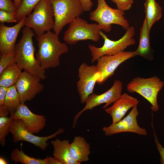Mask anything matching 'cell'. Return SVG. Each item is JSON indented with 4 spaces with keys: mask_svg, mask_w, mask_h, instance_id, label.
Segmentation results:
<instances>
[{
    "mask_svg": "<svg viewBox=\"0 0 164 164\" xmlns=\"http://www.w3.org/2000/svg\"><path fill=\"white\" fill-rule=\"evenodd\" d=\"M22 32V37L15 47V62L22 70L44 80L47 78L46 70L35 55L36 49L32 39L35 34L31 28L26 26Z\"/></svg>",
    "mask_w": 164,
    "mask_h": 164,
    "instance_id": "cell-1",
    "label": "cell"
},
{
    "mask_svg": "<svg viewBox=\"0 0 164 164\" xmlns=\"http://www.w3.org/2000/svg\"><path fill=\"white\" fill-rule=\"evenodd\" d=\"M58 36L50 31L36 37L38 50L35 56L45 70L59 66L60 56L69 51L67 44L61 42Z\"/></svg>",
    "mask_w": 164,
    "mask_h": 164,
    "instance_id": "cell-2",
    "label": "cell"
},
{
    "mask_svg": "<svg viewBox=\"0 0 164 164\" xmlns=\"http://www.w3.org/2000/svg\"><path fill=\"white\" fill-rule=\"evenodd\" d=\"M51 0H41L26 17L25 25L39 36L53 29L54 19Z\"/></svg>",
    "mask_w": 164,
    "mask_h": 164,
    "instance_id": "cell-3",
    "label": "cell"
},
{
    "mask_svg": "<svg viewBox=\"0 0 164 164\" xmlns=\"http://www.w3.org/2000/svg\"><path fill=\"white\" fill-rule=\"evenodd\" d=\"M97 6L89 13L90 19L96 22L102 30L109 32L111 29V25L117 24L126 30L129 27L128 21L124 16L125 12L118 9L110 7L105 0H97Z\"/></svg>",
    "mask_w": 164,
    "mask_h": 164,
    "instance_id": "cell-4",
    "label": "cell"
},
{
    "mask_svg": "<svg viewBox=\"0 0 164 164\" xmlns=\"http://www.w3.org/2000/svg\"><path fill=\"white\" fill-rule=\"evenodd\" d=\"M126 30L123 36L116 41L110 39L106 35L100 31V36L104 41L103 46L97 47L94 45H88L92 56L91 62L94 63L104 55H114L124 51L128 47L135 44V41L133 38L135 33L134 26H130Z\"/></svg>",
    "mask_w": 164,
    "mask_h": 164,
    "instance_id": "cell-5",
    "label": "cell"
},
{
    "mask_svg": "<svg viewBox=\"0 0 164 164\" xmlns=\"http://www.w3.org/2000/svg\"><path fill=\"white\" fill-rule=\"evenodd\" d=\"M101 30V28L97 23H89L79 17L70 24L64 32L63 39L70 45L87 40L97 42L100 39V32Z\"/></svg>",
    "mask_w": 164,
    "mask_h": 164,
    "instance_id": "cell-6",
    "label": "cell"
},
{
    "mask_svg": "<svg viewBox=\"0 0 164 164\" xmlns=\"http://www.w3.org/2000/svg\"><path fill=\"white\" fill-rule=\"evenodd\" d=\"M54 19V32L59 35L63 28L83 12L80 0H51Z\"/></svg>",
    "mask_w": 164,
    "mask_h": 164,
    "instance_id": "cell-7",
    "label": "cell"
},
{
    "mask_svg": "<svg viewBox=\"0 0 164 164\" xmlns=\"http://www.w3.org/2000/svg\"><path fill=\"white\" fill-rule=\"evenodd\" d=\"M164 85V83L155 76L148 78L136 77L128 84L127 89L129 92H136L145 98L151 104L152 111L156 112L159 108L157 101L158 94Z\"/></svg>",
    "mask_w": 164,
    "mask_h": 164,
    "instance_id": "cell-8",
    "label": "cell"
},
{
    "mask_svg": "<svg viewBox=\"0 0 164 164\" xmlns=\"http://www.w3.org/2000/svg\"><path fill=\"white\" fill-rule=\"evenodd\" d=\"M9 131L12 134L14 143L20 141L28 142L45 151L49 145V143L47 142V141L56 137L58 135L62 134L64 132V130L60 128L55 133L49 136H38L34 135L28 130L21 120L13 118L10 125Z\"/></svg>",
    "mask_w": 164,
    "mask_h": 164,
    "instance_id": "cell-9",
    "label": "cell"
},
{
    "mask_svg": "<svg viewBox=\"0 0 164 164\" xmlns=\"http://www.w3.org/2000/svg\"><path fill=\"white\" fill-rule=\"evenodd\" d=\"M79 80L77 83L78 92L81 103L84 104L88 97L93 94L96 83L99 84L101 76L95 65L90 66L84 62L79 67Z\"/></svg>",
    "mask_w": 164,
    "mask_h": 164,
    "instance_id": "cell-10",
    "label": "cell"
},
{
    "mask_svg": "<svg viewBox=\"0 0 164 164\" xmlns=\"http://www.w3.org/2000/svg\"><path fill=\"white\" fill-rule=\"evenodd\" d=\"M122 88V82L115 80L111 87L106 92L100 94L93 93L90 95L86 100L84 108L74 116L72 128L75 127L78 118L85 111L104 103L105 104L102 108L105 109L113 104L121 94Z\"/></svg>",
    "mask_w": 164,
    "mask_h": 164,
    "instance_id": "cell-11",
    "label": "cell"
},
{
    "mask_svg": "<svg viewBox=\"0 0 164 164\" xmlns=\"http://www.w3.org/2000/svg\"><path fill=\"white\" fill-rule=\"evenodd\" d=\"M139 114L137 105H135L126 117L117 123H112L108 126L104 127L102 131L107 136L124 132H132L139 135H146L147 132L146 129L140 127L138 123L137 117Z\"/></svg>",
    "mask_w": 164,
    "mask_h": 164,
    "instance_id": "cell-12",
    "label": "cell"
},
{
    "mask_svg": "<svg viewBox=\"0 0 164 164\" xmlns=\"http://www.w3.org/2000/svg\"><path fill=\"white\" fill-rule=\"evenodd\" d=\"M135 56L134 51H123L114 55H104L98 59L96 66L101 76L99 84L102 85L113 76L115 70L121 64Z\"/></svg>",
    "mask_w": 164,
    "mask_h": 164,
    "instance_id": "cell-13",
    "label": "cell"
},
{
    "mask_svg": "<svg viewBox=\"0 0 164 164\" xmlns=\"http://www.w3.org/2000/svg\"><path fill=\"white\" fill-rule=\"evenodd\" d=\"M38 77L24 71L15 84L19 96L21 103L30 101L40 93L44 87Z\"/></svg>",
    "mask_w": 164,
    "mask_h": 164,
    "instance_id": "cell-14",
    "label": "cell"
},
{
    "mask_svg": "<svg viewBox=\"0 0 164 164\" xmlns=\"http://www.w3.org/2000/svg\"><path fill=\"white\" fill-rule=\"evenodd\" d=\"M13 118L21 120L26 129L33 134L39 133L46 125L45 116L33 113L24 103L20 104Z\"/></svg>",
    "mask_w": 164,
    "mask_h": 164,
    "instance_id": "cell-15",
    "label": "cell"
},
{
    "mask_svg": "<svg viewBox=\"0 0 164 164\" xmlns=\"http://www.w3.org/2000/svg\"><path fill=\"white\" fill-rule=\"evenodd\" d=\"M26 16L12 27L0 25V52L1 54H7L14 51L15 42L19 32L25 25Z\"/></svg>",
    "mask_w": 164,
    "mask_h": 164,
    "instance_id": "cell-16",
    "label": "cell"
},
{
    "mask_svg": "<svg viewBox=\"0 0 164 164\" xmlns=\"http://www.w3.org/2000/svg\"><path fill=\"white\" fill-rule=\"evenodd\" d=\"M139 102L138 100L127 93L121 94L111 106L104 109L106 112L110 114L112 123H116L121 120L128 111Z\"/></svg>",
    "mask_w": 164,
    "mask_h": 164,
    "instance_id": "cell-17",
    "label": "cell"
},
{
    "mask_svg": "<svg viewBox=\"0 0 164 164\" xmlns=\"http://www.w3.org/2000/svg\"><path fill=\"white\" fill-rule=\"evenodd\" d=\"M90 144L83 137L75 136L70 144V150L73 159L79 164L87 162L91 153Z\"/></svg>",
    "mask_w": 164,
    "mask_h": 164,
    "instance_id": "cell-18",
    "label": "cell"
},
{
    "mask_svg": "<svg viewBox=\"0 0 164 164\" xmlns=\"http://www.w3.org/2000/svg\"><path fill=\"white\" fill-rule=\"evenodd\" d=\"M51 143L53 147V156L59 160L63 164H79L71 154L69 140L61 141L56 138L51 141Z\"/></svg>",
    "mask_w": 164,
    "mask_h": 164,
    "instance_id": "cell-19",
    "label": "cell"
},
{
    "mask_svg": "<svg viewBox=\"0 0 164 164\" xmlns=\"http://www.w3.org/2000/svg\"><path fill=\"white\" fill-rule=\"evenodd\" d=\"M149 33L145 18L140 29L139 44L134 51L135 56H140L145 58L149 57L152 51L150 44Z\"/></svg>",
    "mask_w": 164,
    "mask_h": 164,
    "instance_id": "cell-20",
    "label": "cell"
},
{
    "mask_svg": "<svg viewBox=\"0 0 164 164\" xmlns=\"http://www.w3.org/2000/svg\"><path fill=\"white\" fill-rule=\"evenodd\" d=\"M144 5L145 18L148 29L150 32L153 24L162 17V9L155 0H145Z\"/></svg>",
    "mask_w": 164,
    "mask_h": 164,
    "instance_id": "cell-21",
    "label": "cell"
},
{
    "mask_svg": "<svg viewBox=\"0 0 164 164\" xmlns=\"http://www.w3.org/2000/svg\"><path fill=\"white\" fill-rule=\"evenodd\" d=\"M22 73L16 63L7 67L0 73V86L8 88L15 84Z\"/></svg>",
    "mask_w": 164,
    "mask_h": 164,
    "instance_id": "cell-22",
    "label": "cell"
},
{
    "mask_svg": "<svg viewBox=\"0 0 164 164\" xmlns=\"http://www.w3.org/2000/svg\"><path fill=\"white\" fill-rule=\"evenodd\" d=\"M21 104L20 97L15 85L8 88L4 106L10 115H14Z\"/></svg>",
    "mask_w": 164,
    "mask_h": 164,
    "instance_id": "cell-23",
    "label": "cell"
},
{
    "mask_svg": "<svg viewBox=\"0 0 164 164\" xmlns=\"http://www.w3.org/2000/svg\"><path fill=\"white\" fill-rule=\"evenodd\" d=\"M21 148L20 150L15 148L11 153V159L15 163L20 162L23 164H48L47 156L44 159L31 157L26 155Z\"/></svg>",
    "mask_w": 164,
    "mask_h": 164,
    "instance_id": "cell-24",
    "label": "cell"
},
{
    "mask_svg": "<svg viewBox=\"0 0 164 164\" xmlns=\"http://www.w3.org/2000/svg\"><path fill=\"white\" fill-rule=\"evenodd\" d=\"M41 0H22L15 14L17 22H19L23 18L30 14L35 6Z\"/></svg>",
    "mask_w": 164,
    "mask_h": 164,
    "instance_id": "cell-25",
    "label": "cell"
},
{
    "mask_svg": "<svg viewBox=\"0 0 164 164\" xmlns=\"http://www.w3.org/2000/svg\"><path fill=\"white\" fill-rule=\"evenodd\" d=\"M13 119V115L0 117V144L3 147L5 145V137L9 134V128Z\"/></svg>",
    "mask_w": 164,
    "mask_h": 164,
    "instance_id": "cell-26",
    "label": "cell"
},
{
    "mask_svg": "<svg viewBox=\"0 0 164 164\" xmlns=\"http://www.w3.org/2000/svg\"><path fill=\"white\" fill-rule=\"evenodd\" d=\"M15 52L6 54H0V73L7 67L15 63Z\"/></svg>",
    "mask_w": 164,
    "mask_h": 164,
    "instance_id": "cell-27",
    "label": "cell"
},
{
    "mask_svg": "<svg viewBox=\"0 0 164 164\" xmlns=\"http://www.w3.org/2000/svg\"><path fill=\"white\" fill-rule=\"evenodd\" d=\"M8 87L0 86V117H8L9 113L4 106Z\"/></svg>",
    "mask_w": 164,
    "mask_h": 164,
    "instance_id": "cell-28",
    "label": "cell"
},
{
    "mask_svg": "<svg viewBox=\"0 0 164 164\" xmlns=\"http://www.w3.org/2000/svg\"><path fill=\"white\" fill-rule=\"evenodd\" d=\"M18 9L15 3L11 0H0V10L15 13Z\"/></svg>",
    "mask_w": 164,
    "mask_h": 164,
    "instance_id": "cell-29",
    "label": "cell"
},
{
    "mask_svg": "<svg viewBox=\"0 0 164 164\" xmlns=\"http://www.w3.org/2000/svg\"><path fill=\"white\" fill-rule=\"evenodd\" d=\"M0 22L1 23L17 22L15 13L0 10Z\"/></svg>",
    "mask_w": 164,
    "mask_h": 164,
    "instance_id": "cell-30",
    "label": "cell"
},
{
    "mask_svg": "<svg viewBox=\"0 0 164 164\" xmlns=\"http://www.w3.org/2000/svg\"><path fill=\"white\" fill-rule=\"evenodd\" d=\"M116 4L118 9L123 11L129 10L134 2L133 0H111Z\"/></svg>",
    "mask_w": 164,
    "mask_h": 164,
    "instance_id": "cell-31",
    "label": "cell"
},
{
    "mask_svg": "<svg viewBox=\"0 0 164 164\" xmlns=\"http://www.w3.org/2000/svg\"><path fill=\"white\" fill-rule=\"evenodd\" d=\"M152 122V121L151 125L153 131V135L155 138V142L160 155L161 163L164 164V148L161 145L159 142L158 138L154 130Z\"/></svg>",
    "mask_w": 164,
    "mask_h": 164,
    "instance_id": "cell-32",
    "label": "cell"
},
{
    "mask_svg": "<svg viewBox=\"0 0 164 164\" xmlns=\"http://www.w3.org/2000/svg\"><path fill=\"white\" fill-rule=\"evenodd\" d=\"M83 12L90 11L93 5L92 0H80Z\"/></svg>",
    "mask_w": 164,
    "mask_h": 164,
    "instance_id": "cell-33",
    "label": "cell"
},
{
    "mask_svg": "<svg viewBox=\"0 0 164 164\" xmlns=\"http://www.w3.org/2000/svg\"><path fill=\"white\" fill-rule=\"evenodd\" d=\"M48 157V164H63L62 163L57 159L53 157Z\"/></svg>",
    "mask_w": 164,
    "mask_h": 164,
    "instance_id": "cell-34",
    "label": "cell"
},
{
    "mask_svg": "<svg viewBox=\"0 0 164 164\" xmlns=\"http://www.w3.org/2000/svg\"><path fill=\"white\" fill-rule=\"evenodd\" d=\"M22 0H13L14 2L15 3V5L18 8L19 6L21 4Z\"/></svg>",
    "mask_w": 164,
    "mask_h": 164,
    "instance_id": "cell-35",
    "label": "cell"
},
{
    "mask_svg": "<svg viewBox=\"0 0 164 164\" xmlns=\"http://www.w3.org/2000/svg\"><path fill=\"white\" fill-rule=\"evenodd\" d=\"M0 164H7V162L2 157L0 158Z\"/></svg>",
    "mask_w": 164,
    "mask_h": 164,
    "instance_id": "cell-36",
    "label": "cell"
}]
</instances>
